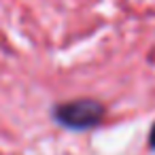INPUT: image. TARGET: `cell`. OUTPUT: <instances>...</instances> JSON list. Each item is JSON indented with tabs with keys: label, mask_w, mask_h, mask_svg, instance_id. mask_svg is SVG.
Here are the masks:
<instances>
[{
	"label": "cell",
	"mask_w": 155,
	"mask_h": 155,
	"mask_svg": "<svg viewBox=\"0 0 155 155\" xmlns=\"http://www.w3.org/2000/svg\"><path fill=\"white\" fill-rule=\"evenodd\" d=\"M104 115H106V106L96 98H77L53 106V119L62 127L72 132H83L100 125Z\"/></svg>",
	"instance_id": "1"
},
{
	"label": "cell",
	"mask_w": 155,
	"mask_h": 155,
	"mask_svg": "<svg viewBox=\"0 0 155 155\" xmlns=\"http://www.w3.org/2000/svg\"><path fill=\"white\" fill-rule=\"evenodd\" d=\"M147 142H149V149H153V151H155V123H153V125H151V130H149Z\"/></svg>",
	"instance_id": "2"
}]
</instances>
